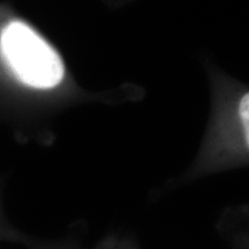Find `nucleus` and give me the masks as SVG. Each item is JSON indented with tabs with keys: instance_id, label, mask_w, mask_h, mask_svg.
Wrapping results in <instances>:
<instances>
[{
	"instance_id": "obj_1",
	"label": "nucleus",
	"mask_w": 249,
	"mask_h": 249,
	"mask_svg": "<svg viewBox=\"0 0 249 249\" xmlns=\"http://www.w3.org/2000/svg\"><path fill=\"white\" fill-rule=\"evenodd\" d=\"M248 93L242 96L240 99V103H239V118H240V124L242 129V136L246 140V144L248 145Z\"/></svg>"
},
{
	"instance_id": "obj_2",
	"label": "nucleus",
	"mask_w": 249,
	"mask_h": 249,
	"mask_svg": "<svg viewBox=\"0 0 249 249\" xmlns=\"http://www.w3.org/2000/svg\"><path fill=\"white\" fill-rule=\"evenodd\" d=\"M15 235H17V233L14 231H11V229H8L7 224H6L5 220L2 219V213H1V210H0V239H4V238L13 239Z\"/></svg>"
}]
</instances>
